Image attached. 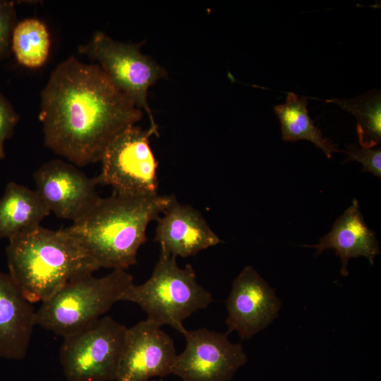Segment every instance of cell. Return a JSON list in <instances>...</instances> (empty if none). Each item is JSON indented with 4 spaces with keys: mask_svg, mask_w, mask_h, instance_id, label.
Here are the masks:
<instances>
[{
    "mask_svg": "<svg viewBox=\"0 0 381 381\" xmlns=\"http://www.w3.org/2000/svg\"><path fill=\"white\" fill-rule=\"evenodd\" d=\"M133 284L125 270L75 279L42 303L35 313L36 325L63 337L73 334L99 319Z\"/></svg>",
    "mask_w": 381,
    "mask_h": 381,
    "instance_id": "obj_5",
    "label": "cell"
},
{
    "mask_svg": "<svg viewBox=\"0 0 381 381\" xmlns=\"http://www.w3.org/2000/svg\"><path fill=\"white\" fill-rule=\"evenodd\" d=\"M176 352L172 339L148 320L127 328L116 381H148L172 373Z\"/></svg>",
    "mask_w": 381,
    "mask_h": 381,
    "instance_id": "obj_11",
    "label": "cell"
},
{
    "mask_svg": "<svg viewBox=\"0 0 381 381\" xmlns=\"http://www.w3.org/2000/svg\"><path fill=\"white\" fill-rule=\"evenodd\" d=\"M148 381H156V380H148Z\"/></svg>",
    "mask_w": 381,
    "mask_h": 381,
    "instance_id": "obj_23",
    "label": "cell"
},
{
    "mask_svg": "<svg viewBox=\"0 0 381 381\" xmlns=\"http://www.w3.org/2000/svg\"><path fill=\"white\" fill-rule=\"evenodd\" d=\"M142 116L97 64L74 56L58 64L41 92L44 145L78 167L100 162L111 142Z\"/></svg>",
    "mask_w": 381,
    "mask_h": 381,
    "instance_id": "obj_1",
    "label": "cell"
},
{
    "mask_svg": "<svg viewBox=\"0 0 381 381\" xmlns=\"http://www.w3.org/2000/svg\"><path fill=\"white\" fill-rule=\"evenodd\" d=\"M141 44L116 41L97 31L86 44L78 47V52L97 62L111 82L138 108L146 111L150 126H157L147 103V92L158 80L167 78V72L141 52Z\"/></svg>",
    "mask_w": 381,
    "mask_h": 381,
    "instance_id": "obj_7",
    "label": "cell"
},
{
    "mask_svg": "<svg viewBox=\"0 0 381 381\" xmlns=\"http://www.w3.org/2000/svg\"><path fill=\"white\" fill-rule=\"evenodd\" d=\"M228 334L206 328L186 330V347L176 355L172 373L182 381L230 380L246 363L247 356Z\"/></svg>",
    "mask_w": 381,
    "mask_h": 381,
    "instance_id": "obj_9",
    "label": "cell"
},
{
    "mask_svg": "<svg viewBox=\"0 0 381 381\" xmlns=\"http://www.w3.org/2000/svg\"><path fill=\"white\" fill-rule=\"evenodd\" d=\"M157 128L133 125L121 132L102 155L101 172L95 177L97 184L110 186L117 194H157V162L149 140L158 134Z\"/></svg>",
    "mask_w": 381,
    "mask_h": 381,
    "instance_id": "obj_8",
    "label": "cell"
},
{
    "mask_svg": "<svg viewBox=\"0 0 381 381\" xmlns=\"http://www.w3.org/2000/svg\"><path fill=\"white\" fill-rule=\"evenodd\" d=\"M19 119L13 107L0 92V160L6 157L5 143L12 137Z\"/></svg>",
    "mask_w": 381,
    "mask_h": 381,
    "instance_id": "obj_22",
    "label": "cell"
},
{
    "mask_svg": "<svg viewBox=\"0 0 381 381\" xmlns=\"http://www.w3.org/2000/svg\"><path fill=\"white\" fill-rule=\"evenodd\" d=\"M49 214L35 190L8 182L0 198V241L40 225Z\"/></svg>",
    "mask_w": 381,
    "mask_h": 381,
    "instance_id": "obj_16",
    "label": "cell"
},
{
    "mask_svg": "<svg viewBox=\"0 0 381 381\" xmlns=\"http://www.w3.org/2000/svg\"><path fill=\"white\" fill-rule=\"evenodd\" d=\"M8 274L25 298L44 302L68 282L99 266L64 229L39 225L8 240Z\"/></svg>",
    "mask_w": 381,
    "mask_h": 381,
    "instance_id": "obj_3",
    "label": "cell"
},
{
    "mask_svg": "<svg viewBox=\"0 0 381 381\" xmlns=\"http://www.w3.org/2000/svg\"><path fill=\"white\" fill-rule=\"evenodd\" d=\"M227 333L236 331L250 339L277 317L282 302L273 289L250 265L236 277L226 301Z\"/></svg>",
    "mask_w": 381,
    "mask_h": 381,
    "instance_id": "obj_12",
    "label": "cell"
},
{
    "mask_svg": "<svg viewBox=\"0 0 381 381\" xmlns=\"http://www.w3.org/2000/svg\"><path fill=\"white\" fill-rule=\"evenodd\" d=\"M334 103L357 119V133L361 147H375L381 143V95L380 91L369 92L351 99L332 98Z\"/></svg>",
    "mask_w": 381,
    "mask_h": 381,
    "instance_id": "obj_19",
    "label": "cell"
},
{
    "mask_svg": "<svg viewBox=\"0 0 381 381\" xmlns=\"http://www.w3.org/2000/svg\"><path fill=\"white\" fill-rule=\"evenodd\" d=\"M126 329L106 316L64 337L59 359L66 379L115 380Z\"/></svg>",
    "mask_w": 381,
    "mask_h": 381,
    "instance_id": "obj_6",
    "label": "cell"
},
{
    "mask_svg": "<svg viewBox=\"0 0 381 381\" xmlns=\"http://www.w3.org/2000/svg\"><path fill=\"white\" fill-rule=\"evenodd\" d=\"M304 246L315 248L316 255L325 250L334 249L341 258L342 276L349 274L347 265L350 258L363 256L373 265L375 257L380 253L375 231L367 226L356 199L318 244Z\"/></svg>",
    "mask_w": 381,
    "mask_h": 381,
    "instance_id": "obj_15",
    "label": "cell"
},
{
    "mask_svg": "<svg viewBox=\"0 0 381 381\" xmlns=\"http://www.w3.org/2000/svg\"><path fill=\"white\" fill-rule=\"evenodd\" d=\"M176 259L160 251L150 277L142 284H132L121 301L136 303L148 320L160 327L168 325L183 334L187 330L183 320L206 308L213 299L197 282L193 267H180Z\"/></svg>",
    "mask_w": 381,
    "mask_h": 381,
    "instance_id": "obj_4",
    "label": "cell"
},
{
    "mask_svg": "<svg viewBox=\"0 0 381 381\" xmlns=\"http://www.w3.org/2000/svg\"><path fill=\"white\" fill-rule=\"evenodd\" d=\"M35 191L50 213L73 222L98 202L97 182L78 167L60 159L43 163L33 174Z\"/></svg>",
    "mask_w": 381,
    "mask_h": 381,
    "instance_id": "obj_10",
    "label": "cell"
},
{
    "mask_svg": "<svg viewBox=\"0 0 381 381\" xmlns=\"http://www.w3.org/2000/svg\"><path fill=\"white\" fill-rule=\"evenodd\" d=\"M175 197L159 194L128 195L113 193L65 231L99 267L126 270L137 262L149 223L156 220Z\"/></svg>",
    "mask_w": 381,
    "mask_h": 381,
    "instance_id": "obj_2",
    "label": "cell"
},
{
    "mask_svg": "<svg viewBox=\"0 0 381 381\" xmlns=\"http://www.w3.org/2000/svg\"><path fill=\"white\" fill-rule=\"evenodd\" d=\"M51 47L46 25L37 18H26L16 23L11 40V50L19 64L37 68L47 62Z\"/></svg>",
    "mask_w": 381,
    "mask_h": 381,
    "instance_id": "obj_18",
    "label": "cell"
},
{
    "mask_svg": "<svg viewBox=\"0 0 381 381\" xmlns=\"http://www.w3.org/2000/svg\"><path fill=\"white\" fill-rule=\"evenodd\" d=\"M346 147L347 158L344 162H358L363 165L362 172H370L381 178L380 147H359L355 145H349Z\"/></svg>",
    "mask_w": 381,
    "mask_h": 381,
    "instance_id": "obj_21",
    "label": "cell"
},
{
    "mask_svg": "<svg viewBox=\"0 0 381 381\" xmlns=\"http://www.w3.org/2000/svg\"><path fill=\"white\" fill-rule=\"evenodd\" d=\"M35 313L8 273L0 271V358L22 360L28 351Z\"/></svg>",
    "mask_w": 381,
    "mask_h": 381,
    "instance_id": "obj_14",
    "label": "cell"
},
{
    "mask_svg": "<svg viewBox=\"0 0 381 381\" xmlns=\"http://www.w3.org/2000/svg\"><path fill=\"white\" fill-rule=\"evenodd\" d=\"M308 104L306 97H299L294 92H290L284 104L274 107V111L281 125L282 138L286 142L300 140L310 141L322 150L327 158H330L332 152L340 150L323 137L322 131L309 116Z\"/></svg>",
    "mask_w": 381,
    "mask_h": 381,
    "instance_id": "obj_17",
    "label": "cell"
},
{
    "mask_svg": "<svg viewBox=\"0 0 381 381\" xmlns=\"http://www.w3.org/2000/svg\"><path fill=\"white\" fill-rule=\"evenodd\" d=\"M15 1L0 0V61L12 53L11 40L16 22Z\"/></svg>",
    "mask_w": 381,
    "mask_h": 381,
    "instance_id": "obj_20",
    "label": "cell"
},
{
    "mask_svg": "<svg viewBox=\"0 0 381 381\" xmlns=\"http://www.w3.org/2000/svg\"><path fill=\"white\" fill-rule=\"evenodd\" d=\"M162 214L156 219L155 236L160 251L187 258L222 242L198 210L179 203L176 198Z\"/></svg>",
    "mask_w": 381,
    "mask_h": 381,
    "instance_id": "obj_13",
    "label": "cell"
}]
</instances>
